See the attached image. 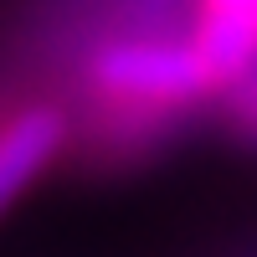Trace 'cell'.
<instances>
[{
  "label": "cell",
  "instance_id": "cell-1",
  "mask_svg": "<svg viewBox=\"0 0 257 257\" xmlns=\"http://www.w3.org/2000/svg\"><path fill=\"white\" fill-rule=\"evenodd\" d=\"M93 88H98V98L108 103V108H118L128 118H144V113L185 108L211 82L201 72L196 52H190V41L144 36V41H113V47L98 52Z\"/></svg>",
  "mask_w": 257,
  "mask_h": 257
},
{
  "label": "cell",
  "instance_id": "cell-2",
  "mask_svg": "<svg viewBox=\"0 0 257 257\" xmlns=\"http://www.w3.org/2000/svg\"><path fill=\"white\" fill-rule=\"evenodd\" d=\"M62 139H67V123L47 103H31V108H21L16 118L0 123V211L52 165Z\"/></svg>",
  "mask_w": 257,
  "mask_h": 257
},
{
  "label": "cell",
  "instance_id": "cell-3",
  "mask_svg": "<svg viewBox=\"0 0 257 257\" xmlns=\"http://www.w3.org/2000/svg\"><path fill=\"white\" fill-rule=\"evenodd\" d=\"M190 52H196L211 88L237 82L257 62V11L252 6H206V16L196 21V36H190Z\"/></svg>",
  "mask_w": 257,
  "mask_h": 257
},
{
  "label": "cell",
  "instance_id": "cell-4",
  "mask_svg": "<svg viewBox=\"0 0 257 257\" xmlns=\"http://www.w3.org/2000/svg\"><path fill=\"white\" fill-rule=\"evenodd\" d=\"M206 6H242V0H206Z\"/></svg>",
  "mask_w": 257,
  "mask_h": 257
},
{
  "label": "cell",
  "instance_id": "cell-5",
  "mask_svg": "<svg viewBox=\"0 0 257 257\" xmlns=\"http://www.w3.org/2000/svg\"><path fill=\"white\" fill-rule=\"evenodd\" d=\"M242 6H252V11H257V0H242Z\"/></svg>",
  "mask_w": 257,
  "mask_h": 257
}]
</instances>
